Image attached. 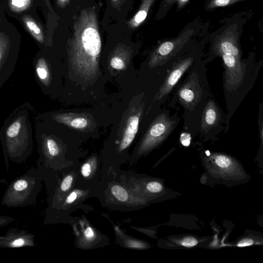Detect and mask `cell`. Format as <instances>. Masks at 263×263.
Here are the masks:
<instances>
[{"instance_id":"1","label":"cell","mask_w":263,"mask_h":263,"mask_svg":"<svg viewBox=\"0 0 263 263\" xmlns=\"http://www.w3.org/2000/svg\"><path fill=\"white\" fill-rule=\"evenodd\" d=\"M101 50V39L95 9H84L74 22L69 43V58L75 71L88 79L95 76Z\"/></svg>"},{"instance_id":"2","label":"cell","mask_w":263,"mask_h":263,"mask_svg":"<svg viewBox=\"0 0 263 263\" xmlns=\"http://www.w3.org/2000/svg\"><path fill=\"white\" fill-rule=\"evenodd\" d=\"M45 171L34 166L13 180L7 187L1 204L8 208L24 207L34 204L40 191Z\"/></svg>"},{"instance_id":"3","label":"cell","mask_w":263,"mask_h":263,"mask_svg":"<svg viewBox=\"0 0 263 263\" xmlns=\"http://www.w3.org/2000/svg\"><path fill=\"white\" fill-rule=\"evenodd\" d=\"M175 122L165 114L159 116L145 135L139 148L142 153L147 151L163 140L172 130Z\"/></svg>"},{"instance_id":"4","label":"cell","mask_w":263,"mask_h":263,"mask_svg":"<svg viewBox=\"0 0 263 263\" xmlns=\"http://www.w3.org/2000/svg\"><path fill=\"white\" fill-rule=\"evenodd\" d=\"M34 238L35 235L26 230L11 228L0 236V248L35 247Z\"/></svg>"},{"instance_id":"5","label":"cell","mask_w":263,"mask_h":263,"mask_svg":"<svg viewBox=\"0 0 263 263\" xmlns=\"http://www.w3.org/2000/svg\"><path fill=\"white\" fill-rule=\"evenodd\" d=\"M190 34V32L185 33L179 37L161 43L152 53L149 64L154 66L165 60H168L181 48Z\"/></svg>"},{"instance_id":"6","label":"cell","mask_w":263,"mask_h":263,"mask_svg":"<svg viewBox=\"0 0 263 263\" xmlns=\"http://www.w3.org/2000/svg\"><path fill=\"white\" fill-rule=\"evenodd\" d=\"M193 61L192 58L185 59L180 61L173 68L160 88L158 96L159 99H161L170 92L183 73L191 65Z\"/></svg>"},{"instance_id":"7","label":"cell","mask_w":263,"mask_h":263,"mask_svg":"<svg viewBox=\"0 0 263 263\" xmlns=\"http://www.w3.org/2000/svg\"><path fill=\"white\" fill-rule=\"evenodd\" d=\"M215 49L218 54L231 52L240 57V51L237 40L230 33H225L219 38L215 45Z\"/></svg>"},{"instance_id":"8","label":"cell","mask_w":263,"mask_h":263,"mask_svg":"<svg viewBox=\"0 0 263 263\" xmlns=\"http://www.w3.org/2000/svg\"><path fill=\"white\" fill-rule=\"evenodd\" d=\"M140 117L133 115L129 118L119 146V151L126 148L134 140L138 130Z\"/></svg>"},{"instance_id":"9","label":"cell","mask_w":263,"mask_h":263,"mask_svg":"<svg viewBox=\"0 0 263 263\" xmlns=\"http://www.w3.org/2000/svg\"><path fill=\"white\" fill-rule=\"evenodd\" d=\"M156 0H142L141 4L135 14L127 22L130 29L139 27L145 20L152 6Z\"/></svg>"},{"instance_id":"10","label":"cell","mask_w":263,"mask_h":263,"mask_svg":"<svg viewBox=\"0 0 263 263\" xmlns=\"http://www.w3.org/2000/svg\"><path fill=\"white\" fill-rule=\"evenodd\" d=\"M219 119V112L213 101L209 102L205 108L202 120L203 128H206L215 125Z\"/></svg>"},{"instance_id":"11","label":"cell","mask_w":263,"mask_h":263,"mask_svg":"<svg viewBox=\"0 0 263 263\" xmlns=\"http://www.w3.org/2000/svg\"><path fill=\"white\" fill-rule=\"evenodd\" d=\"M54 118L60 123L65 124L76 129H83L88 124L87 120L84 118H73L67 114L56 115Z\"/></svg>"},{"instance_id":"12","label":"cell","mask_w":263,"mask_h":263,"mask_svg":"<svg viewBox=\"0 0 263 263\" xmlns=\"http://www.w3.org/2000/svg\"><path fill=\"white\" fill-rule=\"evenodd\" d=\"M190 0H162L157 17H163L172 6L177 3L178 9H182Z\"/></svg>"},{"instance_id":"13","label":"cell","mask_w":263,"mask_h":263,"mask_svg":"<svg viewBox=\"0 0 263 263\" xmlns=\"http://www.w3.org/2000/svg\"><path fill=\"white\" fill-rule=\"evenodd\" d=\"M179 97L185 104L192 103L196 98L195 91L191 85H187L180 89Z\"/></svg>"},{"instance_id":"14","label":"cell","mask_w":263,"mask_h":263,"mask_svg":"<svg viewBox=\"0 0 263 263\" xmlns=\"http://www.w3.org/2000/svg\"><path fill=\"white\" fill-rule=\"evenodd\" d=\"M36 71L38 77L45 84H48L49 80V72L46 63L44 60L39 61L36 66Z\"/></svg>"},{"instance_id":"15","label":"cell","mask_w":263,"mask_h":263,"mask_svg":"<svg viewBox=\"0 0 263 263\" xmlns=\"http://www.w3.org/2000/svg\"><path fill=\"white\" fill-rule=\"evenodd\" d=\"M122 48H118L115 54L111 58L110 62L111 66L114 69L121 70L124 68L125 63L123 59L121 57Z\"/></svg>"},{"instance_id":"16","label":"cell","mask_w":263,"mask_h":263,"mask_svg":"<svg viewBox=\"0 0 263 263\" xmlns=\"http://www.w3.org/2000/svg\"><path fill=\"white\" fill-rule=\"evenodd\" d=\"M242 1L245 0H210L206 5V9L225 7Z\"/></svg>"},{"instance_id":"17","label":"cell","mask_w":263,"mask_h":263,"mask_svg":"<svg viewBox=\"0 0 263 263\" xmlns=\"http://www.w3.org/2000/svg\"><path fill=\"white\" fill-rule=\"evenodd\" d=\"M113 195L119 201H125L128 198L126 191L121 186L115 185L111 187Z\"/></svg>"},{"instance_id":"18","label":"cell","mask_w":263,"mask_h":263,"mask_svg":"<svg viewBox=\"0 0 263 263\" xmlns=\"http://www.w3.org/2000/svg\"><path fill=\"white\" fill-rule=\"evenodd\" d=\"M216 164L222 168H226L231 164V159L227 156L219 155L215 159Z\"/></svg>"},{"instance_id":"19","label":"cell","mask_w":263,"mask_h":263,"mask_svg":"<svg viewBox=\"0 0 263 263\" xmlns=\"http://www.w3.org/2000/svg\"><path fill=\"white\" fill-rule=\"evenodd\" d=\"M146 188L148 191L157 193L160 192L162 190L163 186L159 182L152 181L147 184Z\"/></svg>"},{"instance_id":"20","label":"cell","mask_w":263,"mask_h":263,"mask_svg":"<svg viewBox=\"0 0 263 263\" xmlns=\"http://www.w3.org/2000/svg\"><path fill=\"white\" fill-rule=\"evenodd\" d=\"M73 180V177L71 175L67 176L62 181L60 189L62 191L66 192L70 187Z\"/></svg>"},{"instance_id":"21","label":"cell","mask_w":263,"mask_h":263,"mask_svg":"<svg viewBox=\"0 0 263 263\" xmlns=\"http://www.w3.org/2000/svg\"><path fill=\"white\" fill-rule=\"evenodd\" d=\"M197 240L194 237H187L184 238L181 241V245L185 247H192L197 245Z\"/></svg>"},{"instance_id":"22","label":"cell","mask_w":263,"mask_h":263,"mask_svg":"<svg viewBox=\"0 0 263 263\" xmlns=\"http://www.w3.org/2000/svg\"><path fill=\"white\" fill-rule=\"evenodd\" d=\"M14 221V218L5 215H0V228L5 227Z\"/></svg>"},{"instance_id":"23","label":"cell","mask_w":263,"mask_h":263,"mask_svg":"<svg viewBox=\"0 0 263 263\" xmlns=\"http://www.w3.org/2000/svg\"><path fill=\"white\" fill-rule=\"evenodd\" d=\"M91 168L89 163L84 164L81 167V173L84 177H88L91 173Z\"/></svg>"},{"instance_id":"24","label":"cell","mask_w":263,"mask_h":263,"mask_svg":"<svg viewBox=\"0 0 263 263\" xmlns=\"http://www.w3.org/2000/svg\"><path fill=\"white\" fill-rule=\"evenodd\" d=\"M180 141L183 145L189 146L191 142L190 135L187 133L182 134L180 136Z\"/></svg>"},{"instance_id":"25","label":"cell","mask_w":263,"mask_h":263,"mask_svg":"<svg viewBox=\"0 0 263 263\" xmlns=\"http://www.w3.org/2000/svg\"><path fill=\"white\" fill-rule=\"evenodd\" d=\"M27 25L31 30L35 32V33L40 34L41 33L40 29L34 22L31 21H28L27 22Z\"/></svg>"},{"instance_id":"26","label":"cell","mask_w":263,"mask_h":263,"mask_svg":"<svg viewBox=\"0 0 263 263\" xmlns=\"http://www.w3.org/2000/svg\"><path fill=\"white\" fill-rule=\"evenodd\" d=\"M128 246L134 248H145V245L141 242L137 241H132L128 242Z\"/></svg>"},{"instance_id":"27","label":"cell","mask_w":263,"mask_h":263,"mask_svg":"<svg viewBox=\"0 0 263 263\" xmlns=\"http://www.w3.org/2000/svg\"><path fill=\"white\" fill-rule=\"evenodd\" d=\"M253 243V241L251 239H245L240 241L237 244V246L239 247H246L251 246Z\"/></svg>"},{"instance_id":"28","label":"cell","mask_w":263,"mask_h":263,"mask_svg":"<svg viewBox=\"0 0 263 263\" xmlns=\"http://www.w3.org/2000/svg\"><path fill=\"white\" fill-rule=\"evenodd\" d=\"M77 197V193L76 192L71 193L67 197L66 201L67 203H71Z\"/></svg>"},{"instance_id":"29","label":"cell","mask_w":263,"mask_h":263,"mask_svg":"<svg viewBox=\"0 0 263 263\" xmlns=\"http://www.w3.org/2000/svg\"><path fill=\"white\" fill-rule=\"evenodd\" d=\"M84 235L86 238L88 239H92L94 236V233L92 229L90 227H88L85 230Z\"/></svg>"},{"instance_id":"30","label":"cell","mask_w":263,"mask_h":263,"mask_svg":"<svg viewBox=\"0 0 263 263\" xmlns=\"http://www.w3.org/2000/svg\"><path fill=\"white\" fill-rule=\"evenodd\" d=\"M27 0H12V4L18 7L24 6Z\"/></svg>"},{"instance_id":"31","label":"cell","mask_w":263,"mask_h":263,"mask_svg":"<svg viewBox=\"0 0 263 263\" xmlns=\"http://www.w3.org/2000/svg\"><path fill=\"white\" fill-rule=\"evenodd\" d=\"M70 0H58L59 5L61 7H65L68 5Z\"/></svg>"},{"instance_id":"32","label":"cell","mask_w":263,"mask_h":263,"mask_svg":"<svg viewBox=\"0 0 263 263\" xmlns=\"http://www.w3.org/2000/svg\"><path fill=\"white\" fill-rule=\"evenodd\" d=\"M122 0H111L112 4L115 7H117L119 5V4L121 3Z\"/></svg>"}]
</instances>
